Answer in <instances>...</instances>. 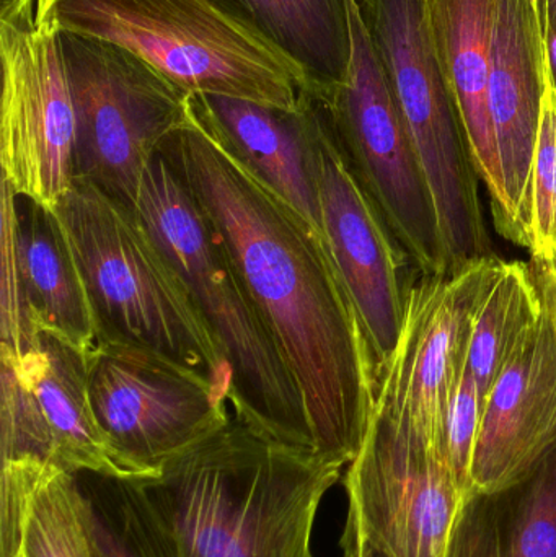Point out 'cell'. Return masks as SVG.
Instances as JSON below:
<instances>
[{
	"mask_svg": "<svg viewBox=\"0 0 556 557\" xmlns=\"http://www.w3.org/2000/svg\"><path fill=\"white\" fill-rule=\"evenodd\" d=\"M306 95L294 113L221 95H191V107L268 188L322 235L307 149Z\"/></svg>",
	"mask_w": 556,
	"mask_h": 557,
	"instance_id": "cell-19",
	"label": "cell"
},
{
	"mask_svg": "<svg viewBox=\"0 0 556 557\" xmlns=\"http://www.w3.org/2000/svg\"><path fill=\"white\" fill-rule=\"evenodd\" d=\"M535 273L544 311L486 396L472 491L515 486L556 451V313L548 274L538 268Z\"/></svg>",
	"mask_w": 556,
	"mask_h": 557,
	"instance_id": "cell-15",
	"label": "cell"
},
{
	"mask_svg": "<svg viewBox=\"0 0 556 557\" xmlns=\"http://www.w3.org/2000/svg\"><path fill=\"white\" fill-rule=\"evenodd\" d=\"M323 95L345 82L351 61L348 0H225Z\"/></svg>",
	"mask_w": 556,
	"mask_h": 557,
	"instance_id": "cell-21",
	"label": "cell"
},
{
	"mask_svg": "<svg viewBox=\"0 0 556 557\" xmlns=\"http://www.w3.org/2000/svg\"><path fill=\"white\" fill-rule=\"evenodd\" d=\"M345 461L231 422L137 480L182 557H313L312 533Z\"/></svg>",
	"mask_w": 556,
	"mask_h": 557,
	"instance_id": "cell-2",
	"label": "cell"
},
{
	"mask_svg": "<svg viewBox=\"0 0 556 557\" xmlns=\"http://www.w3.org/2000/svg\"><path fill=\"white\" fill-rule=\"evenodd\" d=\"M485 399L469 372L454 393L444 437V461L459 490L472 493V463L477 438L482 424Z\"/></svg>",
	"mask_w": 556,
	"mask_h": 557,
	"instance_id": "cell-27",
	"label": "cell"
},
{
	"mask_svg": "<svg viewBox=\"0 0 556 557\" xmlns=\"http://www.w3.org/2000/svg\"><path fill=\"white\" fill-rule=\"evenodd\" d=\"M18 557H100L77 474L55 470L36 487L23 522Z\"/></svg>",
	"mask_w": 556,
	"mask_h": 557,
	"instance_id": "cell-24",
	"label": "cell"
},
{
	"mask_svg": "<svg viewBox=\"0 0 556 557\" xmlns=\"http://www.w3.org/2000/svg\"><path fill=\"white\" fill-rule=\"evenodd\" d=\"M98 428L126 480H150L231 422L206 376L140 350L98 346L88 362Z\"/></svg>",
	"mask_w": 556,
	"mask_h": 557,
	"instance_id": "cell-10",
	"label": "cell"
},
{
	"mask_svg": "<svg viewBox=\"0 0 556 557\" xmlns=\"http://www.w3.org/2000/svg\"><path fill=\"white\" fill-rule=\"evenodd\" d=\"M160 153L221 237L299 388L313 447L355 460L375 399L358 310L322 235L189 108Z\"/></svg>",
	"mask_w": 556,
	"mask_h": 557,
	"instance_id": "cell-1",
	"label": "cell"
},
{
	"mask_svg": "<svg viewBox=\"0 0 556 557\" xmlns=\"http://www.w3.org/2000/svg\"><path fill=\"white\" fill-rule=\"evenodd\" d=\"M503 267L493 255L457 273L415 281L400 339L375 380L374 405L408 425L443 461L447 414L467 372L473 320Z\"/></svg>",
	"mask_w": 556,
	"mask_h": 557,
	"instance_id": "cell-12",
	"label": "cell"
},
{
	"mask_svg": "<svg viewBox=\"0 0 556 557\" xmlns=\"http://www.w3.org/2000/svg\"><path fill=\"white\" fill-rule=\"evenodd\" d=\"M544 311V292L538 273L521 261H505L492 290L480 305L470 336L467 372L486 403L498 379L522 341Z\"/></svg>",
	"mask_w": 556,
	"mask_h": 557,
	"instance_id": "cell-22",
	"label": "cell"
},
{
	"mask_svg": "<svg viewBox=\"0 0 556 557\" xmlns=\"http://www.w3.org/2000/svg\"><path fill=\"white\" fill-rule=\"evenodd\" d=\"M0 363L2 468L126 480L95 419L87 359L38 334L23 352H0Z\"/></svg>",
	"mask_w": 556,
	"mask_h": 557,
	"instance_id": "cell-14",
	"label": "cell"
},
{
	"mask_svg": "<svg viewBox=\"0 0 556 557\" xmlns=\"http://www.w3.org/2000/svg\"><path fill=\"white\" fill-rule=\"evenodd\" d=\"M529 2H531V3H532V5H534V7H535V9H538L539 0H529ZM538 12H539V10H538Z\"/></svg>",
	"mask_w": 556,
	"mask_h": 557,
	"instance_id": "cell-33",
	"label": "cell"
},
{
	"mask_svg": "<svg viewBox=\"0 0 556 557\" xmlns=\"http://www.w3.org/2000/svg\"><path fill=\"white\" fill-rule=\"evenodd\" d=\"M424 3L441 67L456 98L477 173L492 198L496 231L503 235L506 198L489 101L496 0H424Z\"/></svg>",
	"mask_w": 556,
	"mask_h": 557,
	"instance_id": "cell-17",
	"label": "cell"
},
{
	"mask_svg": "<svg viewBox=\"0 0 556 557\" xmlns=\"http://www.w3.org/2000/svg\"><path fill=\"white\" fill-rule=\"evenodd\" d=\"M134 209L231 363L234 418L281 444L317 454L299 388L273 333L218 232L160 152L144 173Z\"/></svg>",
	"mask_w": 556,
	"mask_h": 557,
	"instance_id": "cell-4",
	"label": "cell"
},
{
	"mask_svg": "<svg viewBox=\"0 0 556 557\" xmlns=\"http://www.w3.org/2000/svg\"><path fill=\"white\" fill-rule=\"evenodd\" d=\"M524 238L535 268L556 271V95L548 82L526 202Z\"/></svg>",
	"mask_w": 556,
	"mask_h": 557,
	"instance_id": "cell-25",
	"label": "cell"
},
{
	"mask_svg": "<svg viewBox=\"0 0 556 557\" xmlns=\"http://www.w3.org/2000/svg\"><path fill=\"white\" fill-rule=\"evenodd\" d=\"M348 517L385 557H446L466 494L447 465L381 406L346 467Z\"/></svg>",
	"mask_w": 556,
	"mask_h": 557,
	"instance_id": "cell-13",
	"label": "cell"
},
{
	"mask_svg": "<svg viewBox=\"0 0 556 557\" xmlns=\"http://www.w3.org/2000/svg\"><path fill=\"white\" fill-rule=\"evenodd\" d=\"M545 273H547L548 278H551L552 298H554V307L556 313V271H545Z\"/></svg>",
	"mask_w": 556,
	"mask_h": 557,
	"instance_id": "cell-32",
	"label": "cell"
},
{
	"mask_svg": "<svg viewBox=\"0 0 556 557\" xmlns=\"http://www.w3.org/2000/svg\"><path fill=\"white\" fill-rule=\"evenodd\" d=\"M351 61L345 82L319 95L356 175L421 276L450 274L430 183L401 116L359 0H348Z\"/></svg>",
	"mask_w": 556,
	"mask_h": 557,
	"instance_id": "cell-8",
	"label": "cell"
},
{
	"mask_svg": "<svg viewBox=\"0 0 556 557\" xmlns=\"http://www.w3.org/2000/svg\"><path fill=\"white\" fill-rule=\"evenodd\" d=\"M430 183L450 273L493 257L479 173L431 38L424 0H359Z\"/></svg>",
	"mask_w": 556,
	"mask_h": 557,
	"instance_id": "cell-6",
	"label": "cell"
},
{
	"mask_svg": "<svg viewBox=\"0 0 556 557\" xmlns=\"http://www.w3.org/2000/svg\"><path fill=\"white\" fill-rule=\"evenodd\" d=\"M538 10L545 39L556 33V0H539Z\"/></svg>",
	"mask_w": 556,
	"mask_h": 557,
	"instance_id": "cell-29",
	"label": "cell"
},
{
	"mask_svg": "<svg viewBox=\"0 0 556 557\" xmlns=\"http://www.w3.org/2000/svg\"><path fill=\"white\" fill-rule=\"evenodd\" d=\"M75 117L74 180L134 208L144 173L185 123L191 95L114 42L59 32Z\"/></svg>",
	"mask_w": 556,
	"mask_h": 557,
	"instance_id": "cell-7",
	"label": "cell"
},
{
	"mask_svg": "<svg viewBox=\"0 0 556 557\" xmlns=\"http://www.w3.org/2000/svg\"><path fill=\"white\" fill-rule=\"evenodd\" d=\"M51 211L84 278L98 346L140 350L193 370L231 405V363L136 209L74 180Z\"/></svg>",
	"mask_w": 556,
	"mask_h": 557,
	"instance_id": "cell-3",
	"label": "cell"
},
{
	"mask_svg": "<svg viewBox=\"0 0 556 557\" xmlns=\"http://www.w3.org/2000/svg\"><path fill=\"white\" fill-rule=\"evenodd\" d=\"M16 263L28 346L54 337L87 362L98 349L94 308L61 225L51 209L18 198Z\"/></svg>",
	"mask_w": 556,
	"mask_h": 557,
	"instance_id": "cell-18",
	"label": "cell"
},
{
	"mask_svg": "<svg viewBox=\"0 0 556 557\" xmlns=\"http://www.w3.org/2000/svg\"><path fill=\"white\" fill-rule=\"evenodd\" d=\"M306 103L320 231L361 318L378 380L400 339L413 285L411 261L356 175L322 98L309 91Z\"/></svg>",
	"mask_w": 556,
	"mask_h": 557,
	"instance_id": "cell-9",
	"label": "cell"
},
{
	"mask_svg": "<svg viewBox=\"0 0 556 557\" xmlns=\"http://www.w3.org/2000/svg\"><path fill=\"white\" fill-rule=\"evenodd\" d=\"M446 557H556V451L515 486L472 491Z\"/></svg>",
	"mask_w": 556,
	"mask_h": 557,
	"instance_id": "cell-20",
	"label": "cell"
},
{
	"mask_svg": "<svg viewBox=\"0 0 556 557\" xmlns=\"http://www.w3.org/2000/svg\"><path fill=\"white\" fill-rule=\"evenodd\" d=\"M0 180L52 209L74 182L75 117L48 0L0 16Z\"/></svg>",
	"mask_w": 556,
	"mask_h": 557,
	"instance_id": "cell-11",
	"label": "cell"
},
{
	"mask_svg": "<svg viewBox=\"0 0 556 557\" xmlns=\"http://www.w3.org/2000/svg\"><path fill=\"white\" fill-rule=\"evenodd\" d=\"M545 42V65H547L548 84L552 85L556 95V33L547 36Z\"/></svg>",
	"mask_w": 556,
	"mask_h": 557,
	"instance_id": "cell-30",
	"label": "cell"
},
{
	"mask_svg": "<svg viewBox=\"0 0 556 557\" xmlns=\"http://www.w3.org/2000/svg\"><path fill=\"white\" fill-rule=\"evenodd\" d=\"M100 557H182L137 480L77 474Z\"/></svg>",
	"mask_w": 556,
	"mask_h": 557,
	"instance_id": "cell-23",
	"label": "cell"
},
{
	"mask_svg": "<svg viewBox=\"0 0 556 557\" xmlns=\"http://www.w3.org/2000/svg\"><path fill=\"white\" fill-rule=\"evenodd\" d=\"M18 196L0 180V352L20 354L28 347L18 263H16Z\"/></svg>",
	"mask_w": 556,
	"mask_h": 557,
	"instance_id": "cell-26",
	"label": "cell"
},
{
	"mask_svg": "<svg viewBox=\"0 0 556 557\" xmlns=\"http://www.w3.org/2000/svg\"><path fill=\"white\" fill-rule=\"evenodd\" d=\"M547 82L538 9L529 0H496L490 114L506 198L503 237L519 247H526V202Z\"/></svg>",
	"mask_w": 556,
	"mask_h": 557,
	"instance_id": "cell-16",
	"label": "cell"
},
{
	"mask_svg": "<svg viewBox=\"0 0 556 557\" xmlns=\"http://www.w3.org/2000/svg\"><path fill=\"white\" fill-rule=\"evenodd\" d=\"M339 545H342L343 557H385L365 539L361 530L349 517H346L345 532Z\"/></svg>",
	"mask_w": 556,
	"mask_h": 557,
	"instance_id": "cell-28",
	"label": "cell"
},
{
	"mask_svg": "<svg viewBox=\"0 0 556 557\" xmlns=\"http://www.w3.org/2000/svg\"><path fill=\"white\" fill-rule=\"evenodd\" d=\"M59 32L114 42L189 95L299 110L312 85L225 0H48Z\"/></svg>",
	"mask_w": 556,
	"mask_h": 557,
	"instance_id": "cell-5",
	"label": "cell"
},
{
	"mask_svg": "<svg viewBox=\"0 0 556 557\" xmlns=\"http://www.w3.org/2000/svg\"><path fill=\"white\" fill-rule=\"evenodd\" d=\"M36 0H0V16L10 15V13L18 12L25 7L33 5Z\"/></svg>",
	"mask_w": 556,
	"mask_h": 557,
	"instance_id": "cell-31",
	"label": "cell"
}]
</instances>
